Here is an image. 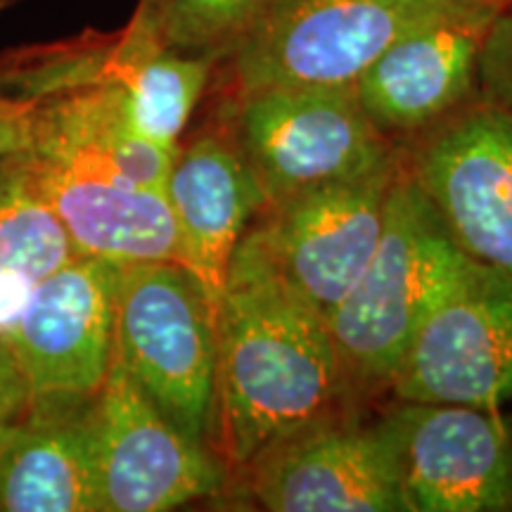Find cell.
I'll use <instances>...</instances> for the list:
<instances>
[{
	"instance_id": "6",
	"label": "cell",
	"mask_w": 512,
	"mask_h": 512,
	"mask_svg": "<svg viewBox=\"0 0 512 512\" xmlns=\"http://www.w3.org/2000/svg\"><path fill=\"white\" fill-rule=\"evenodd\" d=\"M415 138L403 169L446 233L512 280V112L477 95Z\"/></svg>"
},
{
	"instance_id": "12",
	"label": "cell",
	"mask_w": 512,
	"mask_h": 512,
	"mask_svg": "<svg viewBox=\"0 0 512 512\" xmlns=\"http://www.w3.org/2000/svg\"><path fill=\"white\" fill-rule=\"evenodd\" d=\"M242 472L261 510L408 512L380 425L328 420L271 446Z\"/></svg>"
},
{
	"instance_id": "15",
	"label": "cell",
	"mask_w": 512,
	"mask_h": 512,
	"mask_svg": "<svg viewBox=\"0 0 512 512\" xmlns=\"http://www.w3.org/2000/svg\"><path fill=\"white\" fill-rule=\"evenodd\" d=\"M95 394L34 396L29 413L0 444V512H98Z\"/></svg>"
},
{
	"instance_id": "9",
	"label": "cell",
	"mask_w": 512,
	"mask_h": 512,
	"mask_svg": "<svg viewBox=\"0 0 512 512\" xmlns=\"http://www.w3.org/2000/svg\"><path fill=\"white\" fill-rule=\"evenodd\" d=\"M380 427L408 512L512 510V418L501 408L399 401Z\"/></svg>"
},
{
	"instance_id": "4",
	"label": "cell",
	"mask_w": 512,
	"mask_h": 512,
	"mask_svg": "<svg viewBox=\"0 0 512 512\" xmlns=\"http://www.w3.org/2000/svg\"><path fill=\"white\" fill-rule=\"evenodd\" d=\"M467 3L273 0L216 67H223L230 98L264 88L354 86L392 43Z\"/></svg>"
},
{
	"instance_id": "17",
	"label": "cell",
	"mask_w": 512,
	"mask_h": 512,
	"mask_svg": "<svg viewBox=\"0 0 512 512\" xmlns=\"http://www.w3.org/2000/svg\"><path fill=\"white\" fill-rule=\"evenodd\" d=\"M119 53L133 128L162 150L176 152L192 112L209 91L216 62L159 48L128 27L119 29Z\"/></svg>"
},
{
	"instance_id": "19",
	"label": "cell",
	"mask_w": 512,
	"mask_h": 512,
	"mask_svg": "<svg viewBox=\"0 0 512 512\" xmlns=\"http://www.w3.org/2000/svg\"><path fill=\"white\" fill-rule=\"evenodd\" d=\"M477 91L503 110L512 112V0L498 8L486 31L479 55Z\"/></svg>"
},
{
	"instance_id": "11",
	"label": "cell",
	"mask_w": 512,
	"mask_h": 512,
	"mask_svg": "<svg viewBox=\"0 0 512 512\" xmlns=\"http://www.w3.org/2000/svg\"><path fill=\"white\" fill-rule=\"evenodd\" d=\"M119 264L74 256L43 278L0 328L38 394L91 396L114 361Z\"/></svg>"
},
{
	"instance_id": "5",
	"label": "cell",
	"mask_w": 512,
	"mask_h": 512,
	"mask_svg": "<svg viewBox=\"0 0 512 512\" xmlns=\"http://www.w3.org/2000/svg\"><path fill=\"white\" fill-rule=\"evenodd\" d=\"M223 121L268 207L401 159L392 138L363 112L354 86L264 88L230 98Z\"/></svg>"
},
{
	"instance_id": "16",
	"label": "cell",
	"mask_w": 512,
	"mask_h": 512,
	"mask_svg": "<svg viewBox=\"0 0 512 512\" xmlns=\"http://www.w3.org/2000/svg\"><path fill=\"white\" fill-rule=\"evenodd\" d=\"M74 256L79 252L50 207L29 152H0V328L43 278Z\"/></svg>"
},
{
	"instance_id": "14",
	"label": "cell",
	"mask_w": 512,
	"mask_h": 512,
	"mask_svg": "<svg viewBox=\"0 0 512 512\" xmlns=\"http://www.w3.org/2000/svg\"><path fill=\"white\" fill-rule=\"evenodd\" d=\"M176 223L178 264L219 304L240 240L268 207L264 188L223 119L178 143L164 185Z\"/></svg>"
},
{
	"instance_id": "20",
	"label": "cell",
	"mask_w": 512,
	"mask_h": 512,
	"mask_svg": "<svg viewBox=\"0 0 512 512\" xmlns=\"http://www.w3.org/2000/svg\"><path fill=\"white\" fill-rule=\"evenodd\" d=\"M34 403V392L22 366L0 332V444L15 430Z\"/></svg>"
},
{
	"instance_id": "13",
	"label": "cell",
	"mask_w": 512,
	"mask_h": 512,
	"mask_svg": "<svg viewBox=\"0 0 512 512\" xmlns=\"http://www.w3.org/2000/svg\"><path fill=\"white\" fill-rule=\"evenodd\" d=\"M503 3L472 0L392 43L354 93L387 138H415L477 98L479 55Z\"/></svg>"
},
{
	"instance_id": "22",
	"label": "cell",
	"mask_w": 512,
	"mask_h": 512,
	"mask_svg": "<svg viewBox=\"0 0 512 512\" xmlns=\"http://www.w3.org/2000/svg\"><path fill=\"white\" fill-rule=\"evenodd\" d=\"M17 0H0V12H5L8 8H12V5H15Z\"/></svg>"
},
{
	"instance_id": "7",
	"label": "cell",
	"mask_w": 512,
	"mask_h": 512,
	"mask_svg": "<svg viewBox=\"0 0 512 512\" xmlns=\"http://www.w3.org/2000/svg\"><path fill=\"white\" fill-rule=\"evenodd\" d=\"M91 446L98 512H166L228 486L219 453L178 432L117 358L93 399Z\"/></svg>"
},
{
	"instance_id": "10",
	"label": "cell",
	"mask_w": 512,
	"mask_h": 512,
	"mask_svg": "<svg viewBox=\"0 0 512 512\" xmlns=\"http://www.w3.org/2000/svg\"><path fill=\"white\" fill-rule=\"evenodd\" d=\"M396 401H512V280L482 264L427 316L389 382Z\"/></svg>"
},
{
	"instance_id": "18",
	"label": "cell",
	"mask_w": 512,
	"mask_h": 512,
	"mask_svg": "<svg viewBox=\"0 0 512 512\" xmlns=\"http://www.w3.org/2000/svg\"><path fill=\"white\" fill-rule=\"evenodd\" d=\"M273 0H138L133 34L159 48L211 57L216 64L259 22Z\"/></svg>"
},
{
	"instance_id": "2",
	"label": "cell",
	"mask_w": 512,
	"mask_h": 512,
	"mask_svg": "<svg viewBox=\"0 0 512 512\" xmlns=\"http://www.w3.org/2000/svg\"><path fill=\"white\" fill-rule=\"evenodd\" d=\"M475 266L401 162L373 259L328 318L349 389H387L427 316Z\"/></svg>"
},
{
	"instance_id": "1",
	"label": "cell",
	"mask_w": 512,
	"mask_h": 512,
	"mask_svg": "<svg viewBox=\"0 0 512 512\" xmlns=\"http://www.w3.org/2000/svg\"><path fill=\"white\" fill-rule=\"evenodd\" d=\"M347 392L328 320L242 238L216 304V453L245 470L280 441L337 420Z\"/></svg>"
},
{
	"instance_id": "23",
	"label": "cell",
	"mask_w": 512,
	"mask_h": 512,
	"mask_svg": "<svg viewBox=\"0 0 512 512\" xmlns=\"http://www.w3.org/2000/svg\"><path fill=\"white\" fill-rule=\"evenodd\" d=\"M491 3H505V0H491Z\"/></svg>"
},
{
	"instance_id": "3",
	"label": "cell",
	"mask_w": 512,
	"mask_h": 512,
	"mask_svg": "<svg viewBox=\"0 0 512 512\" xmlns=\"http://www.w3.org/2000/svg\"><path fill=\"white\" fill-rule=\"evenodd\" d=\"M114 358L178 432L216 451V304L195 273L119 264Z\"/></svg>"
},
{
	"instance_id": "21",
	"label": "cell",
	"mask_w": 512,
	"mask_h": 512,
	"mask_svg": "<svg viewBox=\"0 0 512 512\" xmlns=\"http://www.w3.org/2000/svg\"><path fill=\"white\" fill-rule=\"evenodd\" d=\"M27 147V112L8 95L0 93V152Z\"/></svg>"
},
{
	"instance_id": "8",
	"label": "cell",
	"mask_w": 512,
	"mask_h": 512,
	"mask_svg": "<svg viewBox=\"0 0 512 512\" xmlns=\"http://www.w3.org/2000/svg\"><path fill=\"white\" fill-rule=\"evenodd\" d=\"M401 159L377 174L306 190L266 207L245 240L325 320L373 259Z\"/></svg>"
}]
</instances>
